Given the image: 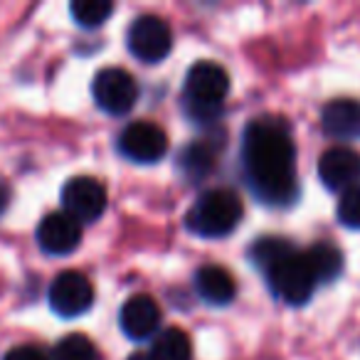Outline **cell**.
Here are the masks:
<instances>
[{
	"label": "cell",
	"instance_id": "cell-1",
	"mask_svg": "<svg viewBox=\"0 0 360 360\" xmlns=\"http://www.w3.org/2000/svg\"><path fill=\"white\" fill-rule=\"evenodd\" d=\"M242 165L262 202L281 207L296 200V146L286 121L274 116L252 121L242 136Z\"/></svg>",
	"mask_w": 360,
	"mask_h": 360
},
{
	"label": "cell",
	"instance_id": "cell-2",
	"mask_svg": "<svg viewBox=\"0 0 360 360\" xmlns=\"http://www.w3.org/2000/svg\"><path fill=\"white\" fill-rule=\"evenodd\" d=\"M227 91H230V77L217 62H195L188 70L183 86V106L193 121L212 124L222 114Z\"/></svg>",
	"mask_w": 360,
	"mask_h": 360
},
{
	"label": "cell",
	"instance_id": "cell-3",
	"mask_svg": "<svg viewBox=\"0 0 360 360\" xmlns=\"http://www.w3.org/2000/svg\"><path fill=\"white\" fill-rule=\"evenodd\" d=\"M242 212H245L242 200L235 191L215 188L198 198L195 205L188 212L186 225L193 235L217 240V237H227L230 232H235V227L242 220Z\"/></svg>",
	"mask_w": 360,
	"mask_h": 360
},
{
	"label": "cell",
	"instance_id": "cell-4",
	"mask_svg": "<svg viewBox=\"0 0 360 360\" xmlns=\"http://www.w3.org/2000/svg\"><path fill=\"white\" fill-rule=\"evenodd\" d=\"M266 279H269L271 291L289 306L306 304L319 286L304 252H294L286 259H281L279 264H274L266 271Z\"/></svg>",
	"mask_w": 360,
	"mask_h": 360
},
{
	"label": "cell",
	"instance_id": "cell-5",
	"mask_svg": "<svg viewBox=\"0 0 360 360\" xmlns=\"http://www.w3.org/2000/svg\"><path fill=\"white\" fill-rule=\"evenodd\" d=\"M91 96L104 114L126 116L139 101V84L121 67H106V70L96 72L94 82H91Z\"/></svg>",
	"mask_w": 360,
	"mask_h": 360
},
{
	"label": "cell",
	"instance_id": "cell-6",
	"mask_svg": "<svg viewBox=\"0 0 360 360\" xmlns=\"http://www.w3.org/2000/svg\"><path fill=\"white\" fill-rule=\"evenodd\" d=\"M126 45H129L131 55L141 62H155L165 60L173 47V32L170 25L158 15H139L129 27L126 35Z\"/></svg>",
	"mask_w": 360,
	"mask_h": 360
},
{
	"label": "cell",
	"instance_id": "cell-7",
	"mask_svg": "<svg viewBox=\"0 0 360 360\" xmlns=\"http://www.w3.org/2000/svg\"><path fill=\"white\" fill-rule=\"evenodd\" d=\"M106 188L101 186L96 178L89 175H77V178L67 180L62 188V207L70 217L77 222H94L104 215L106 210Z\"/></svg>",
	"mask_w": 360,
	"mask_h": 360
},
{
	"label": "cell",
	"instance_id": "cell-8",
	"mask_svg": "<svg viewBox=\"0 0 360 360\" xmlns=\"http://www.w3.org/2000/svg\"><path fill=\"white\" fill-rule=\"evenodd\" d=\"M50 309L62 319H77L94 304V286L82 271H62L50 284Z\"/></svg>",
	"mask_w": 360,
	"mask_h": 360
},
{
	"label": "cell",
	"instance_id": "cell-9",
	"mask_svg": "<svg viewBox=\"0 0 360 360\" xmlns=\"http://www.w3.org/2000/svg\"><path fill=\"white\" fill-rule=\"evenodd\" d=\"M119 150L134 163H158L168 153V134L153 121H134L121 131Z\"/></svg>",
	"mask_w": 360,
	"mask_h": 360
},
{
	"label": "cell",
	"instance_id": "cell-10",
	"mask_svg": "<svg viewBox=\"0 0 360 360\" xmlns=\"http://www.w3.org/2000/svg\"><path fill=\"white\" fill-rule=\"evenodd\" d=\"M37 245L50 257H67L82 245V225L67 212H50L37 225Z\"/></svg>",
	"mask_w": 360,
	"mask_h": 360
},
{
	"label": "cell",
	"instance_id": "cell-11",
	"mask_svg": "<svg viewBox=\"0 0 360 360\" xmlns=\"http://www.w3.org/2000/svg\"><path fill=\"white\" fill-rule=\"evenodd\" d=\"M319 178L328 191L345 193L358 186L360 180V155L353 148L333 146L319 158Z\"/></svg>",
	"mask_w": 360,
	"mask_h": 360
},
{
	"label": "cell",
	"instance_id": "cell-12",
	"mask_svg": "<svg viewBox=\"0 0 360 360\" xmlns=\"http://www.w3.org/2000/svg\"><path fill=\"white\" fill-rule=\"evenodd\" d=\"M119 326L131 340L155 338L160 330V306L146 294H136L121 306Z\"/></svg>",
	"mask_w": 360,
	"mask_h": 360
},
{
	"label": "cell",
	"instance_id": "cell-13",
	"mask_svg": "<svg viewBox=\"0 0 360 360\" xmlns=\"http://www.w3.org/2000/svg\"><path fill=\"white\" fill-rule=\"evenodd\" d=\"M321 126H323V131L330 139H360V101L348 99V96L330 99L321 109Z\"/></svg>",
	"mask_w": 360,
	"mask_h": 360
},
{
	"label": "cell",
	"instance_id": "cell-14",
	"mask_svg": "<svg viewBox=\"0 0 360 360\" xmlns=\"http://www.w3.org/2000/svg\"><path fill=\"white\" fill-rule=\"evenodd\" d=\"M195 289L205 304L210 306H227L237 294V284L225 266L205 264L195 274Z\"/></svg>",
	"mask_w": 360,
	"mask_h": 360
},
{
	"label": "cell",
	"instance_id": "cell-15",
	"mask_svg": "<svg viewBox=\"0 0 360 360\" xmlns=\"http://www.w3.org/2000/svg\"><path fill=\"white\" fill-rule=\"evenodd\" d=\"M217 153H220V141H212V139L195 141V143H191L188 148L180 150L178 168L191 180H200L215 168Z\"/></svg>",
	"mask_w": 360,
	"mask_h": 360
},
{
	"label": "cell",
	"instance_id": "cell-16",
	"mask_svg": "<svg viewBox=\"0 0 360 360\" xmlns=\"http://www.w3.org/2000/svg\"><path fill=\"white\" fill-rule=\"evenodd\" d=\"M304 255H306V259H309V266L319 284L321 281H333L335 276L340 274V269H343V255H340L338 247L330 245V242H316Z\"/></svg>",
	"mask_w": 360,
	"mask_h": 360
},
{
	"label": "cell",
	"instance_id": "cell-17",
	"mask_svg": "<svg viewBox=\"0 0 360 360\" xmlns=\"http://www.w3.org/2000/svg\"><path fill=\"white\" fill-rule=\"evenodd\" d=\"M153 360H193L191 335L180 328H165L153 338L150 345Z\"/></svg>",
	"mask_w": 360,
	"mask_h": 360
},
{
	"label": "cell",
	"instance_id": "cell-18",
	"mask_svg": "<svg viewBox=\"0 0 360 360\" xmlns=\"http://www.w3.org/2000/svg\"><path fill=\"white\" fill-rule=\"evenodd\" d=\"M294 245L281 237H259V240L252 245L250 259L255 262V266H259L262 271H269L274 264H279L281 259H286L289 255H294Z\"/></svg>",
	"mask_w": 360,
	"mask_h": 360
},
{
	"label": "cell",
	"instance_id": "cell-19",
	"mask_svg": "<svg viewBox=\"0 0 360 360\" xmlns=\"http://www.w3.org/2000/svg\"><path fill=\"white\" fill-rule=\"evenodd\" d=\"M70 13L79 27L96 30V27H101L111 18L114 6H111L109 0H75L70 6Z\"/></svg>",
	"mask_w": 360,
	"mask_h": 360
},
{
	"label": "cell",
	"instance_id": "cell-20",
	"mask_svg": "<svg viewBox=\"0 0 360 360\" xmlns=\"http://www.w3.org/2000/svg\"><path fill=\"white\" fill-rule=\"evenodd\" d=\"M55 360H99V350L84 333H70L57 340Z\"/></svg>",
	"mask_w": 360,
	"mask_h": 360
},
{
	"label": "cell",
	"instance_id": "cell-21",
	"mask_svg": "<svg viewBox=\"0 0 360 360\" xmlns=\"http://www.w3.org/2000/svg\"><path fill=\"white\" fill-rule=\"evenodd\" d=\"M338 220L350 230H360V183L340 193L338 200Z\"/></svg>",
	"mask_w": 360,
	"mask_h": 360
},
{
	"label": "cell",
	"instance_id": "cell-22",
	"mask_svg": "<svg viewBox=\"0 0 360 360\" xmlns=\"http://www.w3.org/2000/svg\"><path fill=\"white\" fill-rule=\"evenodd\" d=\"M3 360H50V355L37 345H18L8 350Z\"/></svg>",
	"mask_w": 360,
	"mask_h": 360
},
{
	"label": "cell",
	"instance_id": "cell-23",
	"mask_svg": "<svg viewBox=\"0 0 360 360\" xmlns=\"http://www.w3.org/2000/svg\"><path fill=\"white\" fill-rule=\"evenodd\" d=\"M11 186H8L6 180L0 178V215H3V212L8 210V205H11Z\"/></svg>",
	"mask_w": 360,
	"mask_h": 360
},
{
	"label": "cell",
	"instance_id": "cell-24",
	"mask_svg": "<svg viewBox=\"0 0 360 360\" xmlns=\"http://www.w3.org/2000/svg\"><path fill=\"white\" fill-rule=\"evenodd\" d=\"M129 360H153V358H150V353H134Z\"/></svg>",
	"mask_w": 360,
	"mask_h": 360
}]
</instances>
